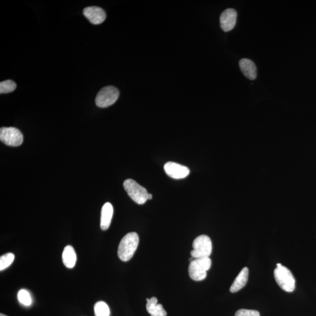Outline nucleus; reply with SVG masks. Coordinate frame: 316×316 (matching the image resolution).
Masks as SVG:
<instances>
[{
	"instance_id": "nucleus-1",
	"label": "nucleus",
	"mask_w": 316,
	"mask_h": 316,
	"mask_svg": "<svg viewBox=\"0 0 316 316\" xmlns=\"http://www.w3.org/2000/svg\"><path fill=\"white\" fill-rule=\"evenodd\" d=\"M138 235L136 233H128L119 243L118 256L122 261L127 262L134 255L139 244Z\"/></svg>"
},
{
	"instance_id": "nucleus-2",
	"label": "nucleus",
	"mask_w": 316,
	"mask_h": 316,
	"mask_svg": "<svg viewBox=\"0 0 316 316\" xmlns=\"http://www.w3.org/2000/svg\"><path fill=\"white\" fill-rule=\"evenodd\" d=\"M212 266L210 258H196L190 262L189 266L190 277L195 281H201L207 277V271Z\"/></svg>"
},
{
	"instance_id": "nucleus-3",
	"label": "nucleus",
	"mask_w": 316,
	"mask_h": 316,
	"mask_svg": "<svg viewBox=\"0 0 316 316\" xmlns=\"http://www.w3.org/2000/svg\"><path fill=\"white\" fill-rule=\"evenodd\" d=\"M123 186L125 191L133 201L138 204H143L148 200L147 190L139 185L137 182L129 179L124 182Z\"/></svg>"
},
{
	"instance_id": "nucleus-4",
	"label": "nucleus",
	"mask_w": 316,
	"mask_h": 316,
	"mask_svg": "<svg viewBox=\"0 0 316 316\" xmlns=\"http://www.w3.org/2000/svg\"><path fill=\"white\" fill-rule=\"evenodd\" d=\"M193 249L191 255L193 258H209L212 252V243L206 235L199 236L193 242Z\"/></svg>"
},
{
	"instance_id": "nucleus-5",
	"label": "nucleus",
	"mask_w": 316,
	"mask_h": 316,
	"mask_svg": "<svg viewBox=\"0 0 316 316\" xmlns=\"http://www.w3.org/2000/svg\"><path fill=\"white\" fill-rule=\"evenodd\" d=\"M276 282L281 288L287 292H292L295 289V279L286 266L277 267L274 270Z\"/></svg>"
},
{
	"instance_id": "nucleus-6",
	"label": "nucleus",
	"mask_w": 316,
	"mask_h": 316,
	"mask_svg": "<svg viewBox=\"0 0 316 316\" xmlns=\"http://www.w3.org/2000/svg\"><path fill=\"white\" fill-rule=\"evenodd\" d=\"M119 96L117 88L112 86L104 87L97 95L96 104L101 108L111 106L117 100Z\"/></svg>"
},
{
	"instance_id": "nucleus-7",
	"label": "nucleus",
	"mask_w": 316,
	"mask_h": 316,
	"mask_svg": "<svg viewBox=\"0 0 316 316\" xmlns=\"http://www.w3.org/2000/svg\"><path fill=\"white\" fill-rule=\"evenodd\" d=\"M23 139V135L16 128L2 127L0 129V140L8 146L18 147Z\"/></svg>"
},
{
	"instance_id": "nucleus-8",
	"label": "nucleus",
	"mask_w": 316,
	"mask_h": 316,
	"mask_svg": "<svg viewBox=\"0 0 316 316\" xmlns=\"http://www.w3.org/2000/svg\"><path fill=\"white\" fill-rule=\"evenodd\" d=\"M164 170L166 174L170 178L176 179L185 178L190 173L189 168L173 162H167L165 165Z\"/></svg>"
},
{
	"instance_id": "nucleus-9",
	"label": "nucleus",
	"mask_w": 316,
	"mask_h": 316,
	"mask_svg": "<svg viewBox=\"0 0 316 316\" xmlns=\"http://www.w3.org/2000/svg\"><path fill=\"white\" fill-rule=\"evenodd\" d=\"M237 13L233 8H229L221 14L220 22L221 29L229 32L234 28L237 21Z\"/></svg>"
},
{
	"instance_id": "nucleus-10",
	"label": "nucleus",
	"mask_w": 316,
	"mask_h": 316,
	"mask_svg": "<svg viewBox=\"0 0 316 316\" xmlns=\"http://www.w3.org/2000/svg\"><path fill=\"white\" fill-rule=\"evenodd\" d=\"M83 14L91 23L94 25L101 24L106 18L104 10L99 7H86L83 10Z\"/></svg>"
},
{
	"instance_id": "nucleus-11",
	"label": "nucleus",
	"mask_w": 316,
	"mask_h": 316,
	"mask_svg": "<svg viewBox=\"0 0 316 316\" xmlns=\"http://www.w3.org/2000/svg\"><path fill=\"white\" fill-rule=\"evenodd\" d=\"M242 72L245 76L250 80L257 78V67L254 62L249 59H242L239 63Z\"/></svg>"
},
{
	"instance_id": "nucleus-12",
	"label": "nucleus",
	"mask_w": 316,
	"mask_h": 316,
	"mask_svg": "<svg viewBox=\"0 0 316 316\" xmlns=\"http://www.w3.org/2000/svg\"><path fill=\"white\" fill-rule=\"evenodd\" d=\"M113 207L110 203H106L102 207L100 227L102 230L109 229L113 215Z\"/></svg>"
},
{
	"instance_id": "nucleus-13",
	"label": "nucleus",
	"mask_w": 316,
	"mask_h": 316,
	"mask_svg": "<svg viewBox=\"0 0 316 316\" xmlns=\"http://www.w3.org/2000/svg\"><path fill=\"white\" fill-rule=\"evenodd\" d=\"M249 270L247 267H245L239 273L237 278L230 287V292L232 293H235L246 285V284L249 280Z\"/></svg>"
},
{
	"instance_id": "nucleus-14",
	"label": "nucleus",
	"mask_w": 316,
	"mask_h": 316,
	"mask_svg": "<svg viewBox=\"0 0 316 316\" xmlns=\"http://www.w3.org/2000/svg\"><path fill=\"white\" fill-rule=\"evenodd\" d=\"M147 310L150 316H166L167 313L165 311L162 304H158V299L155 297L147 299Z\"/></svg>"
},
{
	"instance_id": "nucleus-15",
	"label": "nucleus",
	"mask_w": 316,
	"mask_h": 316,
	"mask_svg": "<svg viewBox=\"0 0 316 316\" xmlns=\"http://www.w3.org/2000/svg\"><path fill=\"white\" fill-rule=\"evenodd\" d=\"M63 263L67 268H73L75 266L77 261V255L73 247L67 246L65 247L62 253Z\"/></svg>"
},
{
	"instance_id": "nucleus-16",
	"label": "nucleus",
	"mask_w": 316,
	"mask_h": 316,
	"mask_svg": "<svg viewBox=\"0 0 316 316\" xmlns=\"http://www.w3.org/2000/svg\"><path fill=\"white\" fill-rule=\"evenodd\" d=\"M95 316H110V310L109 306L104 301H100L95 304Z\"/></svg>"
},
{
	"instance_id": "nucleus-17",
	"label": "nucleus",
	"mask_w": 316,
	"mask_h": 316,
	"mask_svg": "<svg viewBox=\"0 0 316 316\" xmlns=\"http://www.w3.org/2000/svg\"><path fill=\"white\" fill-rule=\"evenodd\" d=\"M17 87V84L15 82L11 80H7V81L0 83V93H9L13 92L15 90Z\"/></svg>"
},
{
	"instance_id": "nucleus-18",
	"label": "nucleus",
	"mask_w": 316,
	"mask_h": 316,
	"mask_svg": "<svg viewBox=\"0 0 316 316\" xmlns=\"http://www.w3.org/2000/svg\"><path fill=\"white\" fill-rule=\"evenodd\" d=\"M14 258L15 257L13 253H7V254L2 255L0 258V270L2 271V270L7 268L13 263Z\"/></svg>"
},
{
	"instance_id": "nucleus-19",
	"label": "nucleus",
	"mask_w": 316,
	"mask_h": 316,
	"mask_svg": "<svg viewBox=\"0 0 316 316\" xmlns=\"http://www.w3.org/2000/svg\"><path fill=\"white\" fill-rule=\"evenodd\" d=\"M18 299L19 302L24 304V306H29L32 303L30 294L26 290H19L18 293Z\"/></svg>"
},
{
	"instance_id": "nucleus-20",
	"label": "nucleus",
	"mask_w": 316,
	"mask_h": 316,
	"mask_svg": "<svg viewBox=\"0 0 316 316\" xmlns=\"http://www.w3.org/2000/svg\"><path fill=\"white\" fill-rule=\"evenodd\" d=\"M235 316H260V314L257 310L243 309L238 310Z\"/></svg>"
},
{
	"instance_id": "nucleus-21",
	"label": "nucleus",
	"mask_w": 316,
	"mask_h": 316,
	"mask_svg": "<svg viewBox=\"0 0 316 316\" xmlns=\"http://www.w3.org/2000/svg\"><path fill=\"white\" fill-rule=\"evenodd\" d=\"M152 199V195L151 194H149L148 195V200H150V199Z\"/></svg>"
},
{
	"instance_id": "nucleus-22",
	"label": "nucleus",
	"mask_w": 316,
	"mask_h": 316,
	"mask_svg": "<svg viewBox=\"0 0 316 316\" xmlns=\"http://www.w3.org/2000/svg\"><path fill=\"white\" fill-rule=\"evenodd\" d=\"M277 266L278 267H281V266H283V265H282V264H280V263H278V264H277Z\"/></svg>"
},
{
	"instance_id": "nucleus-23",
	"label": "nucleus",
	"mask_w": 316,
	"mask_h": 316,
	"mask_svg": "<svg viewBox=\"0 0 316 316\" xmlns=\"http://www.w3.org/2000/svg\"><path fill=\"white\" fill-rule=\"evenodd\" d=\"M0 316H7L5 315L4 314H2V313H1V314H0Z\"/></svg>"
}]
</instances>
